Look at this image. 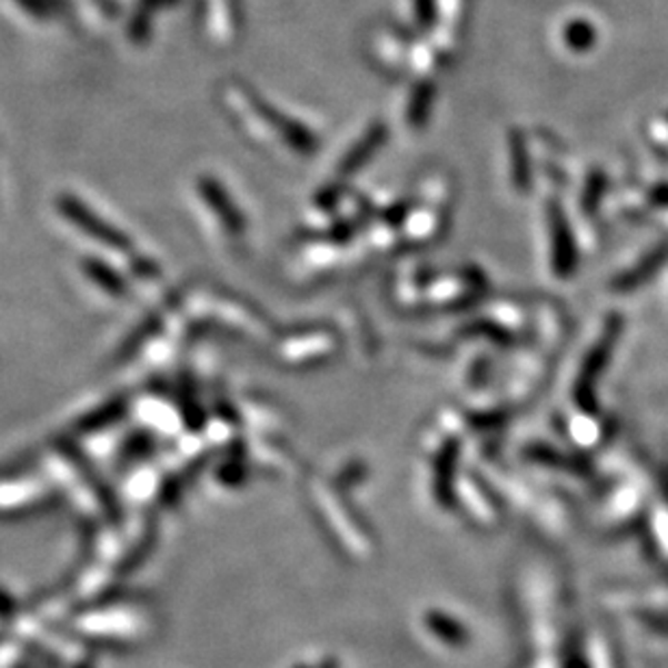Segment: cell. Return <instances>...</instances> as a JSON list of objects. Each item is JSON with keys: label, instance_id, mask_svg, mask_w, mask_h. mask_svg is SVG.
Wrapping results in <instances>:
<instances>
[{"label": "cell", "instance_id": "obj_1", "mask_svg": "<svg viewBox=\"0 0 668 668\" xmlns=\"http://www.w3.org/2000/svg\"><path fill=\"white\" fill-rule=\"evenodd\" d=\"M57 207H59L61 216L68 222L79 226L83 232H88L93 239H98L102 243H109V246H118V248H122L127 243L122 235H118L111 226H107L98 216H93V211H90L79 198H74V196H61L57 200Z\"/></svg>", "mask_w": 668, "mask_h": 668}, {"label": "cell", "instance_id": "obj_2", "mask_svg": "<svg viewBox=\"0 0 668 668\" xmlns=\"http://www.w3.org/2000/svg\"><path fill=\"white\" fill-rule=\"evenodd\" d=\"M667 255L668 246H665V248H660L658 252H654L649 261H642V263H640L642 268L634 269L631 273H627L624 280H621V282H624L625 289H629V287H636V285H640V280H645V276H649V273H654L656 269L660 268V263H662V259H667Z\"/></svg>", "mask_w": 668, "mask_h": 668}, {"label": "cell", "instance_id": "obj_3", "mask_svg": "<svg viewBox=\"0 0 668 668\" xmlns=\"http://www.w3.org/2000/svg\"><path fill=\"white\" fill-rule=\"evenodd\" d=\"M86 271H88V276L90 278H96L98 280V285L102 287V289H107V291H111V293H116V291H120V278L111 271V269L104 268L100 261H96V259H88L86 261Z\"/></svg>", "mask_w": 668, "mask_h": 668}]
</instances>
